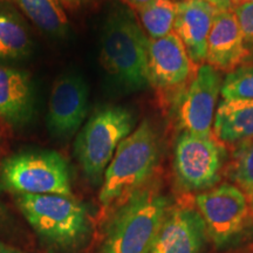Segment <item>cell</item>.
<instances>
[{
  "label": "cell",
  "instance_id": "52a82bcc",
  "mask_svg": "<svg viewBox=\"0 0 253 253\" xmlns=\"http://www.w3.org/2000/svg\"><path fill=\"white\" fill-rule=\"evenodd\" d=\"M226 150L214 134L182 131L173 149V173L179 189L204 192L220 181Z\"/></svg>",
  "mask_w": 253,
  "mask_h": 253
},
{
  "label": "cell",
  "instance_id": "d6986e66",
  "mask_svg": "<svg viewBox=\"0 0 253 253\" xmlns=\"http://www.w3.org/2000/svg\"><path fill=\"white\" fill-rule=\"evenodd\" d=\"M142 28L149 39L156 40L173 32L176 2L172 0H154L137 11Z\"/></svg>",
  "mask_w": 253,
  "mask_h": 253
},
{
  "label": "cell",
  "instance_id": "30bf717a",
  "mask_svg": "<svg viewBox=\"0 0 253 253\" xmlns=\"http://www.w3.org/2000/svg\"><path fill=\"white\" fill-rule=\"evenodd\" d=\"M148 68L150 86L176 96L191 81L197 72L196 66L176 33L161 39H149Z\"/></svg>",
  "mask_w": 253,
  "mask_h": 253
},
{
  "label": "cell",
  "instance_id": "603a6c76",
  "mask_svg": "<svg viewBox=\"0 0 253 253\" xmlns=\"http://www.w3.org/2000/svg\"><path fill=\"white\" fill-rule=\"evenodd\" d=\"M204 1L213 6L219 12L230 11V9H233V6H235L233 0H204Z\"/></svg>",
  "mask_w": 253,
  "mask_h": 253
},
{
  "label": "cell",
  "instance_id": "9c48e42d",
  "mask_svg": "<svg viewBox=\"0 0 253 253\" xmlns=\"http://www.w3.org/2000/svg\"><path fill=\"white\" fill-rule=\"evenodd\" d=\"M219 72L208 63L201 65L188 86L176 100L177 121L183 131L197 135L213 134L218 96L221 90Z\"/></svg>",
  "mask_w": 253,
  "mask_h": 253
},
{
  "label": "cell",
  "instance_id": "5b68a950",
  "mask_svg": "<svg viewBox=\"0 0 253 253\" xmlns=\"http://www.w3.org/2000/svg\"><path fill=\"white\" fill-rule=\"evenodd\" d=\"M17 204L38 235L60 248H77L86 238V209L73 196L19 195Z\"/></svg>",
  "mask_w": 253,
  "mask_h": 253
},
{
  "label": "cell",
  "instance_id": "e0dca14e",
  "mask_svg": "<svg viewBox=\"0 0 253 253\" xmlns=\"http://www.w3.org/2000/svg\"><path fill=\"white\" fill-rule=\"evenodd\" d=\"M25 15L45 33L63 37L69 28L60 0H13Z\"/></svg>",
  "mask_w": 253,
  "mask_h": 253
},
{
  "label": "cell",
  "instance_id": "7a4b0ae2",
  "mask_svg": "<svg viewBox=\"0 0 253 253\" xmlns=\"http://www.w3.org/2000/svg\"><path fill=\"white\" fill-rule=\"evenodd\" d=\"M160 157L158 136L149 121H143L125 138L104 171L99 201L104 209H115L148 185Z\"/></svg>",
  "mask_w": 253,
  "mask_h": 253
},
{
  "label": "cell",
  "instance_id": "44dd1931",
  "mask_svg": "<svg viewBox=\"0 0 253 253\" xmlns=\"http://www.w3.org/2000/svg\"><path fill=\"white\" fill-rule=\"evenodd\" d=\"M223 100L253 99V62H248L229 73L223 80Z\"/></svg>",
  "mask_w": 253,
  "mask_h": 253
},
{
  "label": "cell",
  "instance_id": "3957f363",
  "mask_svg": "<svg viewBox=\"0 0 253 253\" xmlns=\"http://www.w3.org/2000/svg\"><path fill=\"white\" fill-rule=\"evenodd\" d=\"M170 202L157 188L145 185L115 208L101 253H151Z\"/></svg>",
  "mask_w": 253,
  "mask_h": 253
},
{
  "label": "cell",
  "instance_id": "ba28073f",
  "mask_svg": "<svg viewBox=\"0 0 253 253\" xmlns=\"http://www.w3.org/2000/svg\"><path fill=\"white\" fill-rule=\"evenodd\" d=\"M195 207L203 218L209 238L219 248L243 230L249 214L246 195L238 186L227 183L198 194Z\"/></svg>",
  "mask_w": 253,
  "mask_h": 253
},
{
  "label": "cell",
  "instance_id": "9a60e30c",
  "mask_svg": "<svg viewBox=\"0 0 253 253\" xmlns=\"http://www.w3.org/2000/svg\"><path fill=\"white\" fill-rule=\"evenodd\" d=\"M33 84L26 73L0 66V118L14 126L28 122L33 115Z\"/></svg>",
  "mask_w": 253,
  "mask_h": 253
},
{
  "label": "cell",
  "instance_id": "f546056e",
  "mask_svg": "<svg viewBox=\"0 0 253 253\" xmlns=\"http://www.w3.org/2000/svg\"><path fill=\"white\" fill-rule=\"evenodd\" d=\"M239 1V0H233V2H235V4H236V2H238Z\"/></svg>",
  "mask_w": 253,
  "mask_h": 253
},
{
  "label": "cell",
  "instance_id": "4316f807",
  "mask_svg": "<svg viewBox=\"0 0 253 253\" xmlns=\"http://www.w3.org/2000/svg\"><path fill=\"white\" fill-rule=\"evenodd\" d=\"M5 217V209L2 207L1 203H0V220Z\"/></svg>",
  "mask_w": 253,
  "mask_h": 253
},
{
  "label": "cell",
  "instance_id": "cb8c5ba5",
  "mask_svg": "<svg viewBox=\"0 0 253 253\" xmlns=\"http://www.w3.org/2000/svg\"><path fill=\"white\" fill-rule=\"evenodd\" d=\"M125 1L130 6V7L135 8L136 11H138V9H141L142 7H144V6L150 4L154 0H125Z\"/></svg>",
  "mask_w": 253,
  "mask_h": 253
},
{
  "label": "cell",
  "instance_id": "8992f818",
  "mask_svg": "<svg viewBox=\"0 0 253 253\" xmlns=\"http://www.w3.org/2000/svg\"><path fill=\"white\" fill-rule=\"evenodd\" d=\"M0 181L19 195L73 196L68 164L55 151H24L0 166Z\"/></svg>",
  "mask_w": 253,
  "mask_h": 253
},
{
  "label": "cell",
  "instance_id": "484cf974",
  "mask_svg": "<svg viewBox=\"0 0 253 253\" xmlns=\"http://www.w3.org/2000/svg\"><path fill=\"white\" fill-rule=\"evenodd\" d=\"M60 1L65 2V4H67L69 6H79L81 5L84 0H60Z\"/></svg>",
  "mask_w": 253,
  "mask_h": 253
},
{
  "label": "cell",
  "instance_id": "ac0fdd59",
  "mask_svg": "<svg viewBox=\"0 0 253 253\" xmlns=\"http://www.w3.org/2000/svg\"><path fill=\"white\" fill-rule=\"evenodd\" d=\"M30 33L19 19L0 13V59H23L30 54Z\"/></svg>",
  "mask_w": 253,
  "mask_h": 253
},
{
  "label": "cell",
  "instance_id": "ffe728a7",
  "mask_svg": "<svg viewBox=\"0 0 253 253\" xmlns=\"http://www.w3.org/2000/svg\"><path fill=\"white\" fill-rule=\"evenodd\" d=\"M229 176L236 186L249 197L253 195V140L237 144L229 168Z\"/></svg>",
  "mask_w": 253,
  "mask_h": 253
},
{
  "label": "cell",
  "instance_id": "7c38bea8",
  "mask_svg": "<svg viewBox=\"0 0 253 253\" xmlns=\"http://www.w3.org/2000/svg\"><path fill=\"white\" fill-rule=\"evenodd\" d=\"M208 237L196 207L173 205L168 210L151 253H203Z\"/></svg>",
  "mask_w": 253,
  "mask_h": 253
},
{
  "label": "cell",
  "instance_id": "2e32d148",
  "mask_svg": "<svg viewBox=\"0 0 253 253\" xmlns=\"http://www.w3.org/2000/svg\"><path fill=\"white\" fill-rule=\"evenodd\" d=\"M213 134L224 144L253 140V99L221 101L214 116Z\"/></svg>",
  "mask_w": 253,
  "mask_h": 253
},
{
  "label": "cell",
  "instance_id": "83f0119b",
  "mask_svg": "<svg viewBox=\"0 0 253 253\" xmlns=\"http://www.w3.org/2000/svg\"><path fill=\"white\" fill-rule=\"evenodd\" d=\"M250 205H251V208L253 210V195L251 196V197H250Z\"/></svg>",
  "mask_w": 253,
  "mask_h": 253
},
{
  "label": "cell",
  "instance_id": "277c9868",
  "mask_svg": "<svg viewBox=\"0 0 253 253\" xmlns=\"http://www.w3.org/2000/svg\"><path fill=\"white\" fill-rule=\"evenodd\" d=\"M135 119L129 109L108 106L97 109L79 130L74 153L82 171L94 185L102 183L116 149L134 130Z\"/></svg>",
  "mask_w": 253,
  "mask_h": 253
},
{
  "label": "cell",
  "instance_id": "8fae6325",
  "mask_svg": "<svg viewBox=\"0 0 253 253\" xmlns=\"http://www.w3.org/2000/svg\"><path fill=\"white\" fill-rule=\"evenodd\" d=\"M88 87L80 75L63 74L50 91L47 126L53 136L69 138L79 132L88 113Z\"/></svg>",
  "mask_w": 253,
  "mask_h": 253
},
{
  "label": "cell",
  "instance_id": "5bb4252c",
  "mask_svg": "<svg viewBox=\"0 0 253 253\" xmlns=\"http://www.w3.org/2000/svg\"><path fill=\"white\" fill-rule=\"evenodd\" d=\"M217 11L204 0H181L176 2L173 33L177 34L196 66L205 63L208 39Z\"/></svg>",
  "mask_w": 253,
  "mask_h": 253
},
{
  "label": "cell",
  "instance_id": "4fadbf2b",
  "mask_svg": "<svg viewBox=\"0 0 253 253\" xmlns=\"http://www.w3.org/2000/svg\"><path fill=\"white\" fill-rule=\"evenodd\" d=\"M249 60V49L233 9L218 12L209 34L205 63L229 74Z\"/></svg>",
  "mask_w": 253,
  "mask_h": 253
},
{
  "label": "cell",
  "instance_id": "f1b7e54d",
  "mask_svg": "<svg viewBox=\"0 0 253 253\" xmlns=\"http://www.w3.org/2000/svg\"><path fill=\"white\" fill-rule=\"evenodd\" d=\"M239 1H253V0H239Z\"/></svg>",
  "mask_w": 253,
  "mask_h": 253
},
{
  "label": "cell",
  "instance_id": "6da1fadb",
  "mask_svg": "<svg viewBox=\"0 0 253 253\" xmlns=\"http://www.w3.org/2000/svg\"><path fill=\"white\" fill-rule=\"evenodd\" d=\"M148 47L149 38L130 9H112L101 36V62L123 89L138 91L150 86Z\"/></svg>",
  "mask_w": 253,
  "mask_h": 253
},
{
  "label": "cell",
  "instance_id": "7402d4cb",
  "mask_svg": "<svg viewBox=\"0 0 253 253\" xmlns=\"http://www.w3.org/2000/svg\"><path fill=\"white\" fill-rule=\"evenodd\" d=\"M233 12L244 37L245 45L250 53V60H253V1H238L233 6Z\"/></svg>",
  "mask_w": 253,
  "mask_h": 253
},
{
  "label": "cell",
  "instance_id": "d4e9b609",
  "mask_svg": "<svg viewBox=\"0 0 253 253\" xmlns=\"http://www.w3.org/2000/svg\"><path fill=\"white\" fill-rule=\"evenodd\" d=\"M0 253H21L20 250L13 248V246L5 244L0 240Z\"/></svg>",
  "mask_w": 253,
  "mask_h": 253
}]
</instances>
